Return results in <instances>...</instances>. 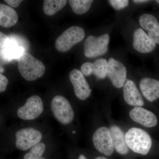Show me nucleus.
I'll return each mask as SVG.
<instances>
[{"instance_id": "12", "label": "nucleus", "mask_w": 159, "mask_h": 159, "mask_svg": "<svg viewBox=\"0 0 159 159\" xmlns=\"http://www.w3.org/2000/svg\"><path fill=\"white\" fill-rule=\"evenodd\" d=\"M129 116L135 122L148 128L154 127L157 124V118L156 115L151 111L140 107L131 110Z\"/></svg>"}, {"instance_id": "25", "label": "nucleus", "mask_w": 159, "mask_h": 159, "mask_svg": "<svg viewBox=\"0 0 159 159\" xmlns=\"http://www.w3.org/2000/svg\"><path fill=\"white\" fill-rule=\"evenodd\" d=\"M9 38L3 32H0V50L2 51L8 44L9 41Z\"/></svg>"}, {"instance_id": "10", "label": "nucleus", "mask_w": 159, "mask_h": 159, "mask_svg": "<svg viewBox=\"0 0 159 159\" xmlns=\"http://www.w3.org/2000/svg\"><path fill=\"white\" fill-rule=\"evenodd\" d=\"M107 77L115 87L121 88L124 86L127 77L125 66L120 61L111 57L108 61Z\"/></svg>"}, {"instance_id": "15", "label": "nucleus", "mask_w": 159, "mask_h": 159, "mask_svg": "<svg viewBox=\"0 0 159 159\" xmlns=\"http://www.w3.org/2000/svg\"><path fill=\"white\" fill-rule=\"evenodd\" d=\"M140 26L147 31L148 36L154 42L159 44V23L152 15L145 13L139 17Z\"/></svg>"}, {"instance_id": "29", "label": "nucleus", "mask_w": 159, "mask_h": 159, "mask_svg": "<svg viewBox=\"0 0 159 159\" xmlns=\"http://www.w3.org/2000/svg\"><path fill=\"white\" fill-rule=\"evenodd\" d=\"M78 159H87V158L85 156H84V155H80L79 156V157H78Z\"/></svg>"}, {"instance_id": "4", "label": "nucleus", "mask_w": 159, "mask_h": 159, "mask_svg": "<svg viewBox=\"0 0 159 159\" xmlns=\"http://www.w3.org/2000/svg\"><path fill=\"white\" fill-rule=\"evenodd\" d=\"M51 110L54 118L63 125H68L74 120V111L69 100L63 96H55L51 102Z\"/></svg>"}, {"instance_id": "3", "label": "nucleus", "mask_w": 159, "mask_h": 159, "mask_svg": "<svg viewBox=\"0 0 159 159\" xmlns=\"http://www.w3.org/2000/svg\"><path fill=\"white\" fill-rule=\"evenodd\" d=\"M85 37L84 30L79 26H72L67 29L57 38L55 48L60 52L65 53L80 42Z\"/></svg>"}, {"instance_id": "23", "label": "nucleus", "mask_w": 159, "mask_h": 159, "mask_svg": "<svg viewBox=\"0 0 159 159\" xmlns=\"http://www.w3.org/2000/svg\"><path fill=\"white\" fill-rule=\"evenodd\" d=\"M108 2L114 9L119 11L126 8L129 4V1L128 0H110Z\"/></svg>"}, {"instance_id": "19", "label": "nucleus", "mask_w": 159, "mask_h": 159, "mask_svg": "<svg viewBox=\"0 0 159 159\" xmlns=\"http://www.w3.org/2000/svg\"><path fill=\"white\" fill-rule=\"evenodd\" d=\"M66 0H45L43 10L45 14L49 16L54 15L65 6Z\"/></svg>"}, {"instance_id": "13", "label": "nucleus", "mask_w": 159, "mask_h": 159, "mask_svg": "<svg viewBox=\"0 0 159 159\" xmlns=\"http://www.w3.org/2000/svg\"><path fill=\"white\" fill-rule=\"evenodd\" d=\"M133 46L138 52L147 54L154 50L156 43L151 39L143 29H138L134 33Z\"/></svg>"}, {"instance_id": "17", "label": "nucleus", "mask_w": 159, "mask_h": 159, "mask_svg": "<svg viewBox=\"0 0 159 159\" xmlns=\"http://www.w3.org/2000/svg\"><path fill=\"white\" fill-rule=\"evenodd\" d=\"M114 148L120 155L128 153L129 148L125 141V135L119 126L113 125L110 128Z\"/></svg>"}, {"instance_id": "5", "label": "nucleus", "mask_w": 159, "mask_h": 159, "mask_svg": "<svg viewBox=\"0 0 159 159\" xmlns=\"http://www.w3.org/2000/svg\"><path fill=\"white\" fill-rule=\"evenodd\" d=\"M109 42V35L107 33L98 37L89 35L84 46V55L88 58H94L103 55L108 51Z\"/></svg>"}, {"instance_id": "21", "label": "nucleus", "mask_w": 159, "mask_h": 159, "mask_svg": "<svg viewBox=\"0 0 159 159\" xmlns=\"http://www.w3.org/2000/svg\"><path fill=\"white\" fill-rule=\"evenodd\" d=\"M93 64V74L98 79H105L107 77L108 61L104 58H99L96 60Z\"/></svg>"}, {"instance_id": "24", "label": "nucleus", "mask_w": 159, "mask_h": 159, "mask_svg": "<svg viewBox=\"0 0 159 159\" xmlns=\"http://www.w3.org/2000/svg\"><path fill=\"white\" fill-rule=\"evenodd\" d=\"M93 63L86 62L83 64L80 67V71L86 76H89L93 74Z\"/></svg>"}, {"instance_id": "27", "label": "nucleus", "mask_w": 159, "mask_h": 159, "mask_svg": "<svg viewBox=\"0 0 159 159\" xmlns=\"http://www.w3.org/2000/svg\"><path fill=\"white\" fill-rule=\"evenodd\" d=\"M5 2L11 7L17 8L23 1L20 0H5Z\"/></svg>"}, {"instance_id": "2", "label": "nucleus", "mask_w": 159, "mask_h": 159, "mask_svg": "<svg viewBox=\"0 0 159 159\" xmlns=\"http://www.w3.org/2000/svg\"><path fill=\"white\" fill-rule=\"evenodd\" d=\"M125 138L128 148L135 153L146 155L150 151L152 145L151 138L142 129H129L125 134Z\"/></svg>"}, {"instance_id": "1", "label": "nucleus", "mask_w": 159, "mask_h": 159, "mask_svg": "<svg viewBox=\"0 0 159 159\" xmlns=\"http://www.w3.org/2000/svg\"><path fill=\"white\" fill-rule=\"evenodd\" d=\"M17 67L23 78L29 81H34L42 77L46 70L41 61L26 52L18 59Z\"/></svg>"}, {"instance_id": "7", "label": "nucleus", "mask_w": 159, "mask_h": 159, "mask_svg": "<svg viewBox=\"0 0 159 159\" xmlns=\"http://www.w3.org/2000/svg\"><path fill=\"white\" fill-rule=\"evenodd\" d=\"M15 145L19 150L26 151L40 143L42 134L39 130L28 127L17 130L15 134Z\"/></svg>"}, {"instance_id": "28", "label": "nucleus", "mask_w": 159, "mask_h": 159, "mask_svg": "<svg viewBox=\"0 0 159 159\" xmlns=\"http://www.w3.org/2000/svg\"><path fill=\"white\" fill-rule=\"evenodd\" d=\"M149 2L150 1H146V0H134L133 1L134 3L136 4H143V3H147Z\"/></svg>"}, {"instance_id": "14", "label": "nucleus", "mask_w": 159, "mask_h": 159, "mask_svg": "<svg viewBox=\"0 0 159 159\" xmlns=\"http://www.w3.org/2000/svg\"><path fill=\"white\" fill-rule=\"evenodd\" d=\"M123 93L124 100L129 105L135 107H141L144 105L142 95L132 80L126 81L123 86Z\"/></svg>"}, {"instance_id": "30", "label": "nucleus", "mask_w": 159, "mask_h": 159, "mask_svg": "<svg viewBox=\"0 0 159 159\" xmlns=\"http://www.w3.org/2000/svg\"><path fill=\"white\" fill-rule=\"evenodd\" d=\"M95 159H107L106 158L104 157H99L96 158Z\"/></svg>"}, {"instance_id": "26", "label": "nucleus", "mask_w": 159, "mask_h": 159, "mask_svg": "<svg viewBox=\"0 0 159 159\" xmlns=\"http://www.w3.org/2000/svg\"><path fill=\"white\" fill-rule=\"evenodd\" d=\"M8 82H9V80L7 77L1 73L0 74V92L1 93L6 90Z\"/></svg>"}, {"instance_id": "9", "label": "nucleus", "mask_w": 159, "mask_h": 159, "mask_svg": "<svg viewBox=\"0 0 159 159\" xmlns=\"http://www.w3.org/2000/svg\"><path fill=\"white\" fill-rule=\"evenodd\" d=\"M93 141L95 148L100 153L107 156L113 153L114 147L110 131L105 126L99 127L94 132Z\"/></svg>"}, {"instance_id": "8", "label": "nucleus", "mask_w": 159, "mask_h": 159, "mask_svg": "<svg viewBox=\"0 0 159 159\" xmlns=\"http://www.w3.org/2000/svg\"><path fill=\"white\" fill-rule=\"evenodd\" d=\"M43 109L42 99L39 96L34 95L28 98L25 103L18 108L17 115L23 120H33L41 115Z\"/></svg>"}, {"instance_id": "31", "label": "nucleus", "mask_w": 159, "mask_h": 159, "mask_svg": "<svg viewBox=\"0 0 159 159\" xmlns=\"http://www.w3.org/2000/svg\"><path fill=\"white\" fill-rule=\"evenodd\" d=\"M156 2L158 3V4H159V0H157V1H156Z\"/></svg>"}, {"instance_id": "22", "label": "nucleus", "mask_w": 159, "mask_h": 159, "mask_svg": "<svg viewBox=\"0 0 159 159\" xmlns=\"http://www.w3.org/2000/svg\"><path fill=\"white\" fill-rule=\"evenodd\" d=\"M45 149L44 143L40 142L31 148L29 152L24 156V159H46L42 156Z\"/></svg>"}, {"instance_id": "16", "label": "nucleus", "mask_w": 159, "mask_h": 159, "mask_svg": "<svg viewBox=\"0 0 159 159\" xmlns=\"http://www.w3.org/2000/svg\"><path fill=\"white\" fill-rule=\"evenodd\" d=\"M139 87L144 97L149 102H153L159 98V80L144 77L140 80Z\"/></svg>"}, {"instance_id": "11", "label": "nucleus", "mask_w": 159, "mask_h": 159, "mask_svg": "<svg viewBox=\"0 0 159 159\" xmlns=\"http://www.w3.org/2000/svg\"><path fill=\"white\" fill-rule=\"evenodd\" d=\"M69 77L77 98L81 100L88 98L91 95L92 89L81 71L74 69L70 72Z\"/></svg>"}, {"instance_id": "18", "label": "nucleus", "mask_w": 159, "mask_h": 159, "mask_svg": "<svg viewBox=\"0 0 159 159\" xmlns=\"http://www.w3.org/2000/svg\"><path fill=\"white\" fill-rule=\"evenodd\" d=\"M18 20L16 11L11 7L0 4V25L4 28H10L15 25Z\"/></svg>"}, {"instance_id": "20", "label": "nucleus", "mask_w": 159, "mask_h": 159, "mask_svg": "<svg viewBox=\"0 0 159 159\" xmlns=\"http://www.w3.org/2000/svg\"><path fill=\"white\" fill-rule=\"evenodd\" d=\"M69 4L75 14L82 15L89 11L93 2L92 0H70Z\"/></svg>"}, {"instance_id": "6", "label": "nucleus", "mask_w": 159, "mask_h": 159, "mask_svg": "<svg viewBox=\"0 0 159 159\" xmlns=\"http://www.w3.org/2000/svg\"><path fill=\"white\" fill-rule=\"evenodd\" d=\"M8 44L2 51H1V59L9 61L18 59L25 53L29 48V44L25 38L16 34H10Z\"/></svg>"}]
</instances>
